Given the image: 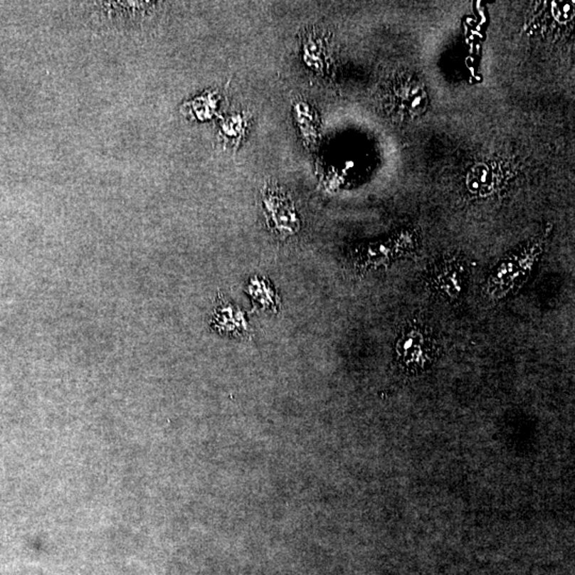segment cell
<instances>
[{"label": "cell", "instance_id": "obj_1", "mask_svg": "<svg viewBox=\"0 0 575 575\" xmlns=\"http://www.w3.org/2000/svg\"><path fill=\"white\" fill-rule=\"evenodd\" d=\"M265 226L278 241L295 239L302 231V220L289 193L276 182H267L259 197Z\"/></svg>", "mask_w": 575, "mask_h": 575}, {"label": "cell", "instance_id": "obj_2", "mask_svg": "<svg viewBox=\"0 0 575 575\" xmlns=\"http://www.w3.org/2000/svg\"><path fill=\"white\" fill-rule=\"evenodd\" d=\"M531 254L527 256H512L501 260V263L493 269L487 283V294L493 300H503L507 297L512 290L521 286L529 278L533 268L535 267L536 256Z\"/></svg>", "mask_w": 575, "mask_h": 575}, {"label": "cell", "instance_id": "obj_3", "mask_svg": "<svg viewBox=\"0 0 575 575\" xmlns=\"http://www.w3.org/2000/svg\"><path fill=\"white\" fill-rule=\"evenodd\" d=\"M209 327L222 337L235 340H250L253 329L246 313L222 293L216 296V305L210 315Z\"/></svg>", "mask_w": 575, "mask_h": 575}, {"label": "cell", "instance_id": "obj_4", "mask_svg": "<svg viewBox=\"0 0 575 575\" xmlns=\"http://www.w3.org/2000/svg\"><path fill=\"white\" fill-rule=\"evenodd\" d=\"M396 356L400 364L409 370H419L428 366L433 359V340L420 326H408L399 334L396 343Z\"/></svg>", "mask_w": 575, "mask_h": 575}, {"label": "cell", "instance_id": "obj_5", "mask_svg": "<svg viewBox=\"0 0 575 575\" xmlns=\"http://www.w3.org/2000/svg\"><path fill=\"white\" fill-rule=\"evenodd\" d=\"M468 270L463 260H440L433 265L431 280L433 289L448 300H459L465 292Z\"/></svg>", "mask_w": 575, "mask_h": 575}, {"label": "cell", "instance_id": "obj_6", "mask_svg": "<svg viewBox=\"0 0 575 575\" xmlns=\"http://www.w3.org/2000/svg\"><path fill=\"white\" fill-rule=\"evenodd\" d=\"M246 294L253 305L265 312L278 315L282 309V300L278 290L267 276L255 275L248 280Z\"/></svg>", "mask_w": 575, "mask_h": 575}, {"label": "cell", "instance_id": "obj_7", "mask_svg": "<svg viewBox=\"0 0 575 575\" xmlns=\"http://www.w3.org/2000/svg\"><path fill=\"white\" fill-rule=\"evenodd\" d=\"M295 120L302 137L307 142H315V115L307 102H298L294 106Z\"/></svg>", "mask_w": 575, "mask_h": 575}, {"label": "cell", "instance_id": "obj_8", "mask_svg": "<svg viewBox=\"0 0 575 575\" xmlns=\"http://www.w3.org/2000/svg\"><path fill=\"white\" fill-rule=\"evenodd\" d=\"M246 117L242 115H231L223 123L221 132L226 139V142L237 144L244 136L246 127Z\"/></svg>", "mask_w": 575, "mask_h": 575}, {"label": "cell", "instance_id": "obj_9", "mask_svg": "<svg viewBox=\"0 0 575 575\" xmlns=\"http://www.w3.org/2000/svg\"><path fill=\"white\" fill-rule=\"evenodd\" d=\"M420 102H421V98L420 97L416 98V100H413V107H417L418 105H420Z\"/></svg>", "mask_w": 575, "mask_h": 575}, {"label": "cell", "instance_id": "obj_10", "mask_svg": "<svg viewBox=\"0 0 575 575\" xmlns=\"http://www.w3.org/2000/svg\"><path fill=\"white\" fill-rule=\"evenodd\" d=\"M347 167H354V163L353 162H347Z\"/></svg>", "mask_w": 575, "mask_h": 575}]
</instances>
